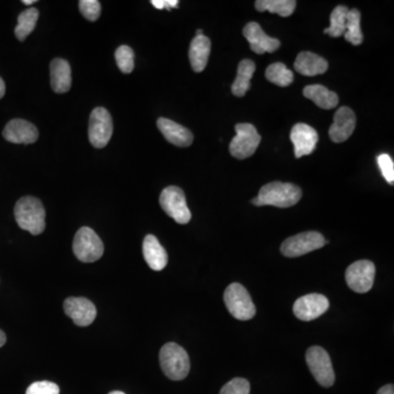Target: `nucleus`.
Here are the masks:
<instances>
[{
	"label": "nucleus",
	"mask_w": 394,
	"mask_h": 394,
	"mask_svg": "<svg viewBox=\"0 0 394 394\" xmlns=\"http://www.w3.org/2000/svg\"><path fill=\"white\" fill-rule=\"evenodd\" d=\"M303 196V191L297 185L283 182H272L259 191V196L252 200L255 206L270 205L288 208L296 205Z\"/></svg>",
	"instance_id": "1"
},
{
	"label": "nucleus",
	"mask_w": 394,
	"mask_h": 394,
	"mask_svg": "<svg viewBox=\"0 0 394 394\" xmlns=\"http://www.w3.org/2000/svg\"><path fill=\"white\" fill-rule=\"evenodd\" d=\"M45 209L36 197L25 196L16 202L14 207L16 222L21 229L33 235H40L45 229Z\"/></svg>",
	"instance_id": "2"
},
{
	"label": "nucleus",
	"mask_w": 394,
	"mask_h": 394,
	"mask_svg": "<svg viewBox=\"0 0 394 394\" xmlns=\"http://www.w3.org/2000/svg\"><path fill=\"white\" fill-rule=\"evenodd\" d=\"M159 359L162 371L167 378L173 381L187 378L191 364L183 347L176 343H167L160 349Z\"/></svg>",
	"instance_id": "3"
},
{
	"label": "nucleus",
	"mask_w": 394,
	"mask_h": 394,
	"mask_svg": "<svg viewBox=\"0 0 394 394\" xmlns=\"http://www.w3.org/2000/svg\"><path fill=\"white\" fill-rule=\"evenodd\" d=\"M224 300L229 314L237 320L248 321L257 314L251 296L241 283H230L224 292Z\"/></svg>",
	"instance_id": "4"
},
{
	"label": "nucleus",
	"mask_w": 394,
	"mask_h": 394,
	"mask_svg": "<svg viewBox=\"0 0 394 394\" xmlns=\"http://www.w3.org/2000/svg\"><path fill=\"white\" fill-rule=\"evenodd\" d=\"M73 250L79 261L92 263L102 257L104 246L95 230L89 227H82L75 235Z\"/></svg>",
	"instance_id": "5"
},
{
	"label": "nucleus",
	"mask_w": 394,
	"mask_h": 394,
	"mask_svg": "<svg viewBox=\"0 0 394 394\" xmlns=\"http://www.w3.org/2000/svg\"><path fill=\"white\" fill-rule=\"evenodd\" d=\"M305 360L311 373L320 386H332L335 382V373L332 362L325 349L320 346H312L307 351Z\"/></svg>",
	"instance_id": "6"
},
{
	"label": "nucleus",
	"mask_w": 394,
	"mask_h": 394,
	"mask_svg": "<svg viewBox=\"0 0 394 394\" xmlns=\"http://www.w3.org/2000/svg\"><path fill=\"white\" fill-rule=\"evenodd\" d=\"M159 202L167 216L174 219L178 224H187L192 218V213L187 207L185 194L180 187H165L160 195Z\"/></svg>",
	"instance_id": "7"
},
{
	"label": "nucleus",
	"mask_w": 394,
	"mask_h": 394,
	"mask_svg": "<svg viewBox=\"0 0 394 394\" xmlns=\"http://www.w3.org/2000/svg\"><path fill=\"white\" fill-rule=\"evenodd\" d=\"M261 143L257 128L248 123L235 125V136L230 143V154L237 159H246L253 156Z\"/></svg>",
	"instance_id": "8"
},
{
	"label": "nucleus",
	"mask_w": 394,
	"mask_h": 394,
	"mask_svg": "<svg viewBox=\"0 0 394 394\" xmlns=\"http://www.w3.org/2000/svg\"><path fill=\"white\" fill-rule=\"evenodd\" d=\"M327 243L323 235L316 231L298 233L283 241L281 254L286 257H298L321 248Z\"/></svg>",
	"instance_id": "9"
},
{
	"label": "nucleus",
	"mask_w": 394,
	"mask_h": 394,
	"mask_svg": "<svg viewBox=\"0 0 394 394\" xmlns=\"http://www.w3.org/2000/svg\"><path fill=\"white\" fill-rule=\"evenodd\" d=\"M113 134L111 114L104 108L92 111L89 119V141L95 148H104Z\"/></svg>",
	"instance_id": "10"
},
{
	"label": "nucleus",
	"mask_w": 394,
	"mask_h": 394,
	"mask_svg": "<svg viewBox=\"0 0 394 394\" xmlns=\"http://www.w3.org/2000/svg\"><path fill=\"white\" fill-rule=\"evenodd\" d=\"M375 274V264L368 259H360L349 265L346 270V283L355 292L364 294L373 288Z\"/></svg>",
	"instance_id": "11"
},
{
	"label": "nucleus",
	"mask_w": 394,
	"mask_h": 394,
	"mask_svg": "<svg viewBox=\"0 0 394 394\" xmlns=\"http://www.w3.org/2000/svg\"><path fill=\"white\" fill-rule=\"evenodd\" d=\"M329 307V299L323 294H309L296 300L292 311L299 320L308 322L325 314Z\"/></svg>",
	"instance_id": "12"
},
{
	"label": "nucleus",
	"mask_w": 394,
	"mask_h": 394,
	"mask_svg": "<svg viewBox=\"0 0 394 394\" xmlns=\"http://www.w3.org/2000/svg\"><path fill=\"white\" fill-rule=\"evenodd\" d=\"M65 314L79 327H88L97 316L95 305L84 297H69L64 303Z\"/></svg>",
	"instance_id": "13"
},
{
	"label": "nucleus",
	"mask_w": 394,
	"mask_h": 394,
	"mask_svg": "<svg viewBox=\"0 0 394 394\" xmlns=\"http://www.w3.org/2000/svg\"><path fill=\"white\" fill-rule=\"evenodd\" d=\"M243 36L248 40L252 51L257 54L274 53L281 46L279 40L268 36L257 22L248 23L243 29Z\"/></svg>",
	"instance_id": "14"
},
{
	"label": "nucleus",
	"mask_w": 394,
	"mask_h": 394,
	"mask_svg": "<svg viewBox=\"0 0 394 394\" xmlns=\"http://www.w3.org/2000/svg\"><path fill=\"white\" fill-rule=\"evenodd\" d=\"M290 139L294 143V156L301 158L312 154L318 143V136L314 127L299 123L292 127Z\"/></svg>",
	"instance_id": "15"
},
{
	"label": "nucleus",
	"mask_w": 394,
	"mask_h": 394,
	"mask_svg": "<svg viewBox=\"0 0 394 394\" xmlns=\"http://www.w3.org/2000/svg\"><path fill=\"white\" fill-rule=\"evenodd\" d=\"M356 126V117L351 108L342 106L335 112L334 121L329 127V135L334 143H343L351 137Z\"/></svg>",
	"instance_id": "16"
},
{
	"label": "nucleus",
	"mask_w": 394,
	"mask_h": 394,
	"mask_svg": "<svg viewBox=\"0 0 394 394\" xmlns=\"http://www.w3.org/2000/svg\"><path fill=\"white\" fill-rule=\"evenodd\" d=\"M3 136L9 143L29 145L38 141V130L30 121L16 119L5 125Z\"/></svg>",
	"instance_id": "17"
},
{
	"label": "nucleus",
	"mask_w": 394,
	"mask_h": 394,
	"mask_svg": "<svg viewBox=\"0 0 394 394\" xmlns=\"http://www.w3.org/2000/svg\"><path fill=\"white\" fill-rule=\"evenodd\" d=\"M157 126L165 139L174 146L189 147L192 145L194 136L187 127L163 117L158 119Z\"/></svg>",
	"instance_id": "18"
},
{
	"label": "nucleus",
	"mask_w": 394,
	"mask_h": 394,
	"mask_svg": "<svg viewBox=\"0 0 394 394\" xmlns=\"http://www.w3.org/2000/svg\"><path fill=\"white\" fill-rule=\"evenodd\" d=\"M143 253L147 264L152 270H162L167 266V251L154 235H148L145 237L143 243Z\"/></svg>",
	"instance_id": "19"
},
{
	"label": "nucleus",
	"mask_w": 394,
	"mask_h": 394,
	"mask_svg": "<svg viewBox=\"0 0 394 394\" xmlns=\"http://www.w3.org/2000/svg\"><path fill=\"white\" fill-rule=\"evenodd\" d=\"M327 60L311 51H301L294 62V69L303 76L321 75L327 71Z\"/></svg>",
	"instance_id": "20"
},
{
	"label": "nucleus",
	"mask_w": 394,
	"mask_h": 394,
	"mask_svg": "<svg viewBox=\"0 0 394 394\" xmlns=\"http://www.w3.org/2000/svg\"><path fill=\"white\" fill-rule=\"evenodd\" d=\"M51 89L56 93H66L71 88V69L67 60L55 58L51 62Z\"/></svg>",
	"instance_id": "21"
},
{
	"label": "nucleus",
	"mask_w": 394,
	"mask_h": 394,
	"mask_svg": "<svg viewBox=\"0 0 394 394\" xmlns=\"http://www.w3.org/2000/svg\"><path fill=\"white\" fill-rule=\"evenodd\" d=\"M211 40L204 34L193 38L192 43L189 46V57L195 73H200L205 69L208 57L211 54Z\"/></svg>",
	"instance_id": "22"
},
{
	"label": "nucleus",
	"mask_w": 394,
	"mask_h": 394,
	"mask_svg": "<svg viewBox=\"0 0 394 394\" xmlns=\"http://www.w3.org/2000/svg\"><path fill=\"white\" fill-rule=\"evenodd\" d=\"M303 95L323 110H331L336 108L338 104V95L321 84L305 86Z\"/></svg>",
	"instance_id": "23"
},
{
	"label": "nucleus",
	"mask_w": 394,
	"mask_h": 394,
	"mask_svg": "<svg viewBox=\"0 0 394 394\" xmlns=\"http://www.w3.org/2000/svg\"><path fill=\"white\" fill-rule=\"evenodd\" d=\"M254 71H255V64L253 60H241L237 66V77L231 86V90L235 97H242L246 95V92L251 88V79Z\"/></svg>",
	"instance_id": "24"
},
{
	"label": "nucleus",
	"mask_w": 394,
	"mask_h": 394,
	"mask_svg": "<svg viewBox=\"0 0 394 394\" xmlns=\"http://www.w3.org/2000/svg\"><path fill=\"white\" fill-rule=\"evenodd\" d=\"M297 1L294 0H257L255 8L259 12L270 11V14H277L281 16H289L294 14Z\"/></svg>",
	"instance_id": "25"
},
{
	"label": "nucleus",
	"mask_w": 394,
	"mask_h": 394,
	"mask_svg": "<svg viewBox=\"0 0 394 394\" xmlns=\"http://www.w3.org/2000/svg\"><path fill=\"white\" fill-rule=\"evenodd\" d=\"M38 10L36 8H29L22 11L18 16V25L14 29L16 38L19 40H25L30 36L36 27L38 19Z\"/></svg>",
	"instance_id": "26"
},
{
	"label": "nucleus",
	"mask_w": 394,
	"mask_h": 394,
	"mask_svg": "<svg viewBox=\"0 0 394 394\" xmlns=\"http://www.w3.org/2000/svg\"><path fill=\"white\" fill-rule=\"evenodd\" d=\"M344 38L353 45H360L364 40L362 29H360V12L358 9L349 10L346 18V29Z\"/></svg>",
	"instance_id": "27"
},
{
	"label": "nucleus",
	"mask_w": 394,
	"mask_h": 394,
	"mask_svg": "<svg viewBox=\"0 0 394 394\" xmlns=\"http://www.w3.org/2000/svg\"><path fill=\"white\" fill-rule=\"evenodd\" d=\"M265 77L272 84L279 86H288L294 81V73L283 62H275L268 66Z\"/></svg>",
	"instance_id": "28"
},
{
	"label": "nucleus",
	"mask_w": 394,
	"mask_h": 394,
	"mask_svg": "<svg viewBox=\"0 0 394 394\" xmlns=\"http://www.w3.org/2000/svg\"><path fill=\"white\" fill-rule=\"evenodd\" d=\"M347 14H349V8L346 5H338L331 14V25L324 30V33H327L332 38H340L344 36Z\"/></svg>",
	"instance_id": "29"
},
{
	"label": "nucleus",
	"mask_w": 394,
	"mask_h": 394,
	"mask_svg": "<svg viewBox=\"0 0 394 394\" xmlns=\"http://www.w3.org/2000/svg\"><path fill=\"white\" fill-rule=\"evenodd\" d=\"M115 60L121 73H132L134 69V51L130 46H119L115 51Z\"/></svg>",
	"instance_id": "30"
},
{
	"label": "nucleus",
	"mask_w": 394,
	"mask_h": 394,
	"mask_svg": "<svg viewBox=\"0 0 394 394\" xmlns=\"http://www.w3.org/2000/svg\"><path fill=\"white\" fill-rule=\"evenodd\" d=\"M79 9L82 16L89 21L95 22L100 18L101 3L97 0H81Z\"/></svg>",
	"instance_id": "31"
},
{
	"label": "nucleus",
	"mask_w": 394,
	"mask_h": 394,
	"mask_svg": "<svg viewBox=\"0 0 394 394\" xmlns=\"http://www.w3.org/2000/svg\"><path fill=\"white\" fill-rule=\"evenodd\" d=\"M250 384L246 379L235 378L224 384L219 394H250Z\"/></svg>",
	"instance_id": "32"
},
{
	"label": "nucleus",
	"mask_w": 394,
	"mask_h": 394,
	"mask_svg": "<svg viewBox=\"0 0 394 394\" xmlns=\"http://www.w3.org/2000/svg\"><path fill=\"white\" fill-rule=\"evenodd\" d=\"M25 394H60V386L51 381H36L27 388Z\"/></svg>",
	"instance_id": "33"
},
{
	"label": "nucleus",
	"mask_w": 394,
	"mask_h": 394,
	"mask_svg": "<svg viewBox=\"0 0 394 394\" xmlns=\"http://www.w3.org/2000/svg\"><path fill=\"white\" fill-rule=\"evenodd\" d=\"M378 165L382 176L388 183L393 185L394 183V163L389 154H382L378 157Z\"/></svg>",
	"instance_id": "34"
},
{
	"label": "nucleus",
	"mask_w": 394,
	"mask_h": 394,
	"mask_svg": "<svg viewBox=\"0 0 394 394\" xmlns=\"http://www.w3.org/2000/svg\"><path fill=\"white\" fill-rule=\"evenodd\" d=\"M152 5L154 8L160 9V10L161 9L171 10L172 8H178V0H152Z\"/></svg>",
	"instance_id": "35"
},
{
	"label": "nucleus",
	"mask_w": 394,
	"mask_h": 394,
	"mask_svg": "<svg viewBox=\"0 0 394 394\" xmlns=\"http://www.w3.org/2000/svg\"><path fill=\"white\" fill-rule=\"evenodd\" d=\"M377 394H394V386L393 384H386V386H382Z\"/></svg>",
	"instance_id": "36"
},
{
	"label": "nucleus",
	"mask_w": 394,
	"mask_h": 394,
	"mask_svg": "<svg viewBox=\"0 0 394 394\" xmlns=\"http://www.w3.org/2000/svg\"><path fill=\"white\" fill-rule=\"evenodd\" d=\"M5 84L3 82V79L0 78V99L5 95Z\"/></svg>",
	"instance_id": "37"
},
{
	"label": "nucleus",
	"mask_w": 394,
	"mask_h": 394,
	"mask_svg": "<svg viewBox=\"0 0 394 394\" xmlns=\"http://www.w3.org/2000/svg\"><path fill=\"white\" fill-rule=\"evenodd\" d=\"M5 340H7V338H5V333L0 329V347H3V345L5 344Z\"/></svg>",
	"instance_id": "38"
},
{
	"label": "nucleus",
	"mask_w": 394,
	"mask_h": 394,
	"mask_svg": "<svg viewBox=\"0 0 394 394\" xmlns=\"http://www.w3.org/2000/svg\"><path fill=\"white\" fill-rule=\"evenodd\" d=\"M36 3V0H23L22 3H25V5H32V3Z\"/></svg>",
	"instance_id": "39"
},
{
	"label": "nucleus",
	"mask_w": 394,
	"mask_h": 394,
	"mask_svg": "<svg viewBox=\"0 0 394 394\" xmlns=\"http://www.w3.org/2000/svg\"><path fill=\"white\" fill-rule=\"evenodd\" d=\"M108 394H125L124 392H121V391H112L110 392V393Z\"/></svg>",
	"instance_id": "40"
},
{
	"label": "nucleus",
	"mask_w": 394,
	"mask_h": 394,
	"mask_svg": "<svg viewBox=\"0 0 394 394\" xmlns=\"http://www.w3.org/2000/svg\"><path fill=\"white\" fill-rule=\"evenodd\" d=\"M202 36V30H197L196 31V36Z\"/></svg>",
	"instance_id": "41"
}]
</instances>
